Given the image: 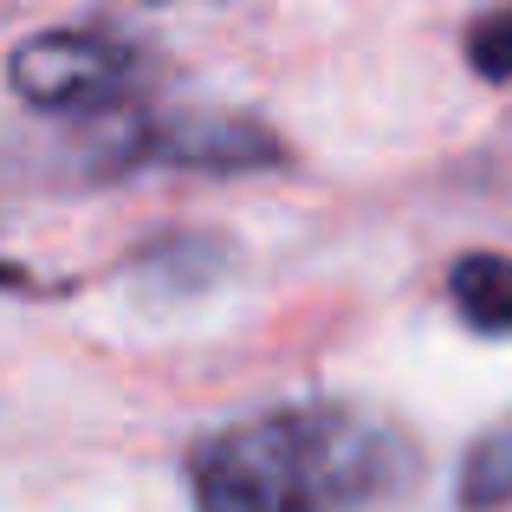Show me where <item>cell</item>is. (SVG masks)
<instances>
[{
    "label": "cell",
    "instance_id": "1",
    "mask_svg": "<svg viewBox=\"0 0 512 512\" xmlns=\"http://www.w3.org/2000/svg\"><path fill=\"white\" fill-rule=\"evenodd\" d=\"M415 480V435L350 402L266 409L188 448L195 512H389Z\"/></svg>",
    "mask_w": 512,
    "mask_h": 512
},
{
    "label": "cell",
    "instance_id": "2",
    "mask_svg": "<svg viewBox=\"0 0 512 512\" xmlns=\"http://www.w3.org/2000/svg\"><path fill=\"white\" fill-rule=\"evenodd\" d=\"M143 46L111 26H59V33H33L13 52L7 78L26 104L39 111H104L117 91L137 78Z\"/></svg>",
    "mask_w": 512,
    "mask_h": 512
},
{
    "label": "cell",
    "instance_id": "3",
    "mask_svg": "<svg viewBox=\"0 0 512 512\" xmlns=\"http://www.w3.org/2000/svg\"><path fill=\"white\" fill-rule=\"evenodd\" d=\"M104 156L117 163H163V169H201V175H240V169H279L286 150L266 124L227 111H188V117H137L124 124Z\"/></svg>",
    "mask_w": 512,
    "mask_h": 512
},
{
    "label": "cell",
    "instance_id": "4",
    "mask_svg": "<svg viewBox=\"0 0 512 512\" xmlns=\"http://www.w3.org/2000/svg\"><path fill=\"white\" fill-rule=\"evenodd\" d=\"M448 292L474 331H512V260L506 253H461L448 273Z\"/></svg>",
    "mask_w": 512,
    "mask_h": 512
},
{
    "label": "cell",
    "instance_id": "5",
    "mask_svg": "<svg viewBox=\"0 0 512 512\" xmlns=\"http://www.w3.org/2000/svg\"><path fill=\"white\" fill-rule=\"evenodd\" d=\"M461 506L467 512H500L512 506V415L493 422L461 461Z\"/></svg>",
    "mask_w": 512,
    "mask_h": 512
},
{
    "label": "cell",
    "instance_id": "6",
    "mask_svg": "<svg viewBox=\"0 0 512 512\" xmlns=\"http://www.w3.org/2000/svg\"><path fill=\"white\" fill-rule=\"evenodd\" d=\"M467 65L480 78H512V7L467 26Z\"/></svg>",
    "mask_w": 512,
    "mask_h": 512
},
{
    "label": "cell",
    "instance_id": "7",
    "mask_svg": "<svg viewBox=\"0 0 512 512\" xmlns=\"http://www.w3.org/2000/svg\"><path fill=\"white\" fill-rule=\"evenodd\" d=\"M0 286H26V279H20V273H13V266H0Z\"/></svg>",
    "mask_w": 512,
    "mask_h": 512
}]
</instances>
